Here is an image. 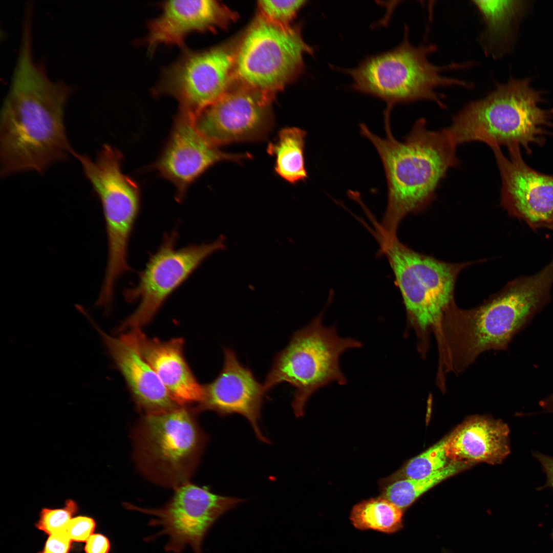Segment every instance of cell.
<instances>
[{
  "mask_svg": "<svg viewBox=\"0 0 553 553\" xmlns=\"http://www.w3.org/2000/svg\"><path fill=\"white\" fill-rule=\"evenodd\" d=\"M71 542L66 531L49 535L44 549L38 553H68Z\"/></svg>",
  "mask_w": 553,
  "mask_h": 553,
  "instance_id": "obj_30",
  "label": "cell"
},
{
  "mask_svg": "<svg viewBox=\"0 0 553 553\" xmlns=\"http://www.w3.org/2000/svg\"><path fill=\"white\" fill-rule=\"evenodd\" d=\"M306 137V132L300 128H284L267 148L268 153L275 158V173L292 184L307 176L304 159Z\"/></svg>",
  "mask_w": 553,
  "mask_h": 553,
  "instance_id": "obj_22",
  "label": "cell"
},
{
  "mask_svg": "<svg viewBox=\"0 0 553 553\" xmlns=\"http://www.w3.org/2000/svg\"><path fill=\"white\" fill-rule=\"evenodd\" d=\"M408 28L401 43L390 51L366 58L354 68L342 70L352 79V90L384 100L388 109L395 104L417 100H429L445 108L440 87L471 89L472 82L442 74L443 71L467 68L471 62L437 66L428 56L435 52L434 45H412L408 40Z\"/></svg>",
  "mask_w": 553,
  "mask_h": 553,
  "instance_id": "obj_6",
  "label": "cell"
},
{
  "mask_svg": "<svg viewBox=\"0 0 553 553\" xmlns=\"http://www.w3.org/2000/svg\"><path fill=\"white\" fill-rule=\"evenodd\" d=\"M236 50L220 46L202 51L185 50L165 69L155 92L179 103V113L195 118L220 98L234 79Z\"/></svg>",
  "mask_w": 553,
  "mask_h": 553,
  "instance_id": "obj_13",
  "label": "cell"
},
{
  "mask_svg": "<svg viewBox=\"0 0 553 553\" xmlns=\"http://www.w3.org/2000/svg\"><path fill=\"white\" fill-rule=\"evenodd\" d=\"M312 49L299 29L272 23L259 15L236 50L234 79L273 95L303 67V57Z\"/></svg>",
  "mask_w": 553,
  "mask_h": 553,
  "instance_id": "obj_9",
  "label": "cell"
},
{
  "mask_svg": "<svg viewBox=\"0 0 553 553\" xmlns=\"http://www.w3.org/2000/svg\"><path fill=\"white\" fill-rule=\"evenodd\" d=\"M402 510L379 496L354 505L350 520L357 529L391 534L402 528Z\"/></svg>",
  "mask_w": 553,
  "mask_h": 553,
  "instance_id": "obj_24",
  "label": "cell"
},
{
  "mask_svg": "<svg viewBox=\"0 0 553 553\" xmlns=\"http://www.w3.org/2000/svg\"><path fill=\"white\" fill-rule=\"evenodd\" d=\"M95 525V522L92 518L86 516H78L72 518L66 532L71 541L86 542L93 534Z\"/></svg>",
  "mask_w": 553,
  "mask_h": 553,
  "instance_id": "obj_29",
  "label": "cell"
},
{
  "mask_svg": "<svg viewBox=\"0 0 553 553\" xmlns=\"http://www.w3.org/2000/svg\"><path fill=\"white\" fill-rule=\"evenodd\" d=\"M8 93L1 114L2 176L33 170L44 172L74 151L63 123L65 107L73 88L53 81L33 57L32 42L20 43Z\"/></svg>",
  "mask_w": 553,
  "mask_h": 553,
  "instance_id": "obj_1",
  "label": "cell"
},
{
  "mask_svg": "<svg viewBox=\"0 0 553 553\" xmlns=\"http://www.w3.org/2000/svg\"><path fill=\"white\" fill-rule=\"evenodd\" d=\"M161 5L160 16L148 25L145 42L151 53L162 45L183 47L188 34L225 26L235 17L216 1H168Z\"/></svg>",
  "mask_w": 553,
  "mask_h": 553,
  "instance_id": "obj_20",
  "label": "cell"
},
{
  "mask_svg": "<svg viewBox=\"0 0 553 553\" xmlns=\"http://www.w3.org/2000/svg\"><path fill=\"white\" fill-rule=\"evenodd\" d=\"M100 335L122 374L137 409L144 415L164 413L179 406L150 365L120 337L106 333L83 308L80 311Z\"/></svg>",
  "mask_w": 553,
  "mask_h": 553,
  "instance_id": "obj_19",
  "label": "cell"
},
{
  "mask_svg": "<svg viewBox=\"0 0 553 553\" xmlns=\"http://www.w3.org/2000/svg\"><path fill=\"white\" fill-rule=\"evenodd\" d=\"M272 97L239 83L202 110L195 118V126L217 147L265 139L273 123Z\"/></svg>",
  "mask_w": 553,
  "mask_h": 553,
  "instance_id": "obj_14",
  "label": "cell"
},
{
  "mask_svg": "<svg viewBox=\"0 0 553 553\" xmlns=\"http://www.w3.org/2000/svg\"><path fill=\"white\" fill-rule=\"evenodd\" d=\"M78 505L73 500L68 499L61 508L42 509L37 528L49 535L65 531L73 516L78 511Z\"/></svg>",
  "mask_w": 553,
  "mask_h": 553,
  "instance_id": "obj_27",
  "label": "cell"
},
{
  "mask_svg": "<svg viewBox=\"0 0 553 553\" xmlns=\"http://www.w3.org/2000/svg\"><path fill=\"white\" fill-rule=\"evenodd\" d=\"M178 233H165L157 251L151 254L139 274L137 283L123 291L125 300L138 302L135 310L117 328V332L141 329L153 320L167 299L215 252L225 249V238L201 244L176 248Z\"/></svg>",
  "mask_w": 553,
  "mask_h": 553,
  "instance_id": "obj_11",
  "label": "cell"
},
{
  "mask_svg": "<svg viewBox=\"0 0 553 553\" xmlns=\"http://www.w3.org/2000/svg\"><path fill=\"white\" fill-rule=\"evenodd\" d=\"M119 337L150 365L179 406L198 405L202 401L203 386L198 382L185 359L183 339L162 341L150 338L141 329L122 333Z\"/></svg>",
  "mask_w": 553,
  "mask_h": 553,
  "instance_id": "obj_18",
  "label": "cell"
},
{
  "mask_svg": "<svg viewBox=\"0 0 553 553\" xmlns=\"http://www.w3.org/2000/svg\"><path fill=\"white\" fill-rule=\"evenodd\" d=\"M247 154L222 152L208 142L196 128L194 119L178 113L167 142L155 168L176 189V199L182 201L189 186L207 169L222 161H239Z\"/></svg>",
  "mask_w": 553,
  "mask_h": 553,
  "instance_id": "obj_16",
  "label": "cell"
},
{
  "mask_svg": "<svg viewBox=\"0 0 553 553\" xmlns=\"http://www.w3.org/2000/svg\"><path fill=\"white\" fill-rule=\"evenodd\" d=\"M533 456L539 462L546 475V482L542 487L553 488V457L537 452H533Z\"/></svg>",
  "mask_w": 553,
  "mask_h": 553,
  "instance_id": "obj_32",
  "label": "cell"
},
{
  "mask_svg": "<svg viewBox=\"0 0 553 553\" xmlns=\"http://www.w3.org/2000/svg\"><path fill=\"white\" fill-rule=\"evenodd\" d=\"M196 414L178 407L140 419L133 434L134 456L148 479L174 488L188 482L207 440Z\"/></svg>",
  "mask_w": 553,
  "mask_h": 553,
  "instance_id": "obj_8",
  "label": "cell"
},
{
  "mask_svg": "<svg viewBox=\"0 0 553 553\" xmlns=\"http://www.w3.org/2000/svg\"><path fill=\"white\" fill-rule=\"evenodd\" d=\"M472 464L464 461H451L443 468L424 478L398 480L381 486L380 496L403 511L427 491Z\"/></svg>",
  "mask_w": 553,
  "mask_h": 553,
  "instance_id": "obj_23",
  "label": "cell"
},
{
  "mask_svg": "<svg viewBox=\"0 0 553 553\" xmlns=\"http://www.w3.org/2000/svg\"><path fill=\"white\" fill-rule=\"evenodd\" d=\"M501 179V205L532 227H553V175L537 172L523 160L520 147L491 148Z\"/></svg>",
  "mask_w": 553,
  "mask_h": 553,
  "instance_id": "obj_15",
  "label": "cell"
},
{
  "mask_svg": "<svg viewBox=\"0 0 553 553\" xmlns=\"http://www.w3.org/2000/svg\"><path fill=\"white\" fill-rule=\"evenodd\" d=\"M385 138L359 125L361 135L376 149L388 184V202L380 226L397 235L402 219L425 210L434 200L436 190L448 170L459 164L457 146L445 127L430 130L426 120L418 119L402 141L393 135L390 114H385Z\"/></svg>",
  "mask_w": 553,
  "mask_h": 553,
  "instance_id": "obj_2",
  "label": "cell"
},
{
  "mask_svg": "<svg viewBox=\"0 0 553 553\" xmlns=\"http://www.w3.org/2000/svg\"><path fill=\"white\" fill-rule=\"evenodd\" d=\"M527 323L522 302L504 289L471 309L454 303L433 331L438 349V382L444 384L450 372H462L485 351L506 349Z\"/></svg>",
  "mask_w": 553,
  "mask_h": 553,
  "instance_id": "obj_4",
  "label": "cell"
},
{
  "mask_svg": "<svg viewBox=\"0 0 553 553\" xmlns=\"http://www.w3.org/2000/svg\"><path fill=\"white\" fill-rule=\"evenodd\" d=\"M224 362L218 376L203 385L202 401L194 407L198 413L212 411L220 416L238 414L250 423L261 441L269 442L259 426L261 411L266 391L248 368L239 362L235 352L223 349Z\"/></svg>",
  "mask_w": 553,
  "mask_h": 553,
  "instance_id": "obj_17",
  "label": "cell"
},
{
  "mask_svg": "<svg viewBox=\"0 0 553 553\" xmlns=\"http://www.w3.org/2000/svg\"><path fill=\"white\" fill-rule=\"evenodd\" d=\"M450 436L451 434L409 460L393 474L380 479L379 487L398 480L423 478L445 467L449 463L447 446Z\"/></svg>",
  "mask_w": 553,
  "mask_h": 553,
  "instance_id": "obj_25",
  "label": "cell"
},
{
  "mask_svg": "<svg viewBox=\"0 0 553 553\" xmlns=\"http://www.w3.org/2000/svg\"><path fill=\"white\" fill-rule=\"evenodd\" d=\"M483 18L485 29L481 36L484 51L489 54L497 39L516 14L518 4L512 1H474Z\"/></svg>",
  "mask_w": 553,
  "mask_h": 553,
  "instance_id": "obj_26",
  "label": "cell"
},
{
  "mask_svg": "<svg viewBox=\"0 0 553 553\" xmlns=\"http://www.w3.org/2000/svg\"><path fill=\"white\" fill-rule=\"evenodd\" d=\"M373 230L380 253L387 258L400 292L408 327L414 330L418 349L424 353L430 332L455 303L459 274L474 263L445 262L413 250L401 242L397 235L389 234L378 224L374 225Z\"/></svg>",
  "mask_w": 553,
  "mask_h": 553,
  "instance_id": "obj_5",
  "label": "cell"
},
{
  "mask_svg": "<svg viewBox=\"0 0 553 553\" xmlns=\"http://www.w3.org/2000/svg\"><path fill=\"white\" fill-rule=\"evenodd\" d=\"M110 542L105 536L100 534H93L86 542V553H109L110 550Z\"/></svg>",
  "mask_w": 553,
  "mask_h": 553,
  "instance_id": "obj_31",
  "label": "cell"
},
{
  "mask_svg": "<svg viewBox=\"0 0 553 553\" xmlns=\"http://www.w3.org/2000/svg\"><path fill=\"white\" fill-rule=\"evenodd\" d=\"M306 2L302 0L259 1L258 7L260 15L266 19L279 25L289 26L290 20Z\"/></svg>",
  "mask_w": 553,
  "mask_h": 553,
  "instance_id": "obj_28",
  "label": "cell"
},
{
  "mask_svg": "<svg viewBox=\"0 0 553 553\" xmlns=\"http://www.w3.org/2000/svg\"><path fill=\"white\" fill-rule=\"evenodd\" d=\"M542 95L528 78H511L484 98L467 103L445 128L457 146L479 141L491 148L522 147L529 153L531 145L543 143L553 126L552 110L540 107Z\"/></svg>",
  "mask_w": 553,
  "mask_h": 553,
  "instance_id": "obj_3",
  "label": "cell"
},
{
  "mask_svg": "<svg viewBox=\"0 0 553 553\" xmlns=\"http://www.w3.org/2000/svg\"><path fill=\"white\" fill-rule=\"evenodd\" d=\"M87 178L99 197L108 240L106 269L114 274L126 272L128 246L141 202L139 185L121 169L123 156L115 147L103 145L95 160L74 152Z\"/></svg>",
  "mask_w": 553,
  "mask_h": 553,
  "instance_id": "obj_10",
  "label": "cell"
},
{
  "mask_svg": "<svg viewBox=\"0 0 553 553\" xmlns=\"http://www.w3.org/2000/svg\"><path fill=\"white\" fill-rule=\"evenodd\" d=\"M539 405L546 412H553V392L541 400Z\"/></svg>",
  "mask_w": 553,
  "mask_h": 553,
  "instance_id": "obj_33",
  "label": "cell"
},
{
  "mask_svg": "<svg viewBox=\"0 0 553 553\" xmlns=\"http://www.w3.org/2000/svg\"><path fill=\"white\" fill-rule=\"evenodd\" d=\"M509 429L500 419L476 416L451 433L447 446L451 461L500 464L510 453Z\"/></svg>",
  "mask_w": 553,
  "mask_h": 553,
  "instance_id": "obj_21",
  "label": "cell"
},
{
  "mask_svg": "<svg viewBox=\"0 0 553 553\" xmlns=\"http://www.w3.org/2000/svg\"><path fill=\"white\" fill-rule=\"evenodd\" d=\"M244 499L216 494L206 487L186 482L176 488L172 498L160 508H142L129 503L125 508L154 516L148 525L160 526L162 530L146 539L167 535L165 550L181 553L186 546L194 553H202L204 539L214 523L223 514L235 508Z\"/></svg>",
  "mask_w": 553,
  "mask_h": 553,
  "instance_id": "obj_12",
  "label": "cell"
},
{
  "mask_svg": "<svg viewBox=\"0 0 553 553\" xmlns=\"http://www.w3.org/2000/svg\"><path fill=\"white\" fill-rule=\"evenodd\" d=\"M325 309L296 331L287 345L275 354L263 384L266 392L282 382L294 388L291 405L296 417L303 416L307 402L318 390L332 382L347 384L340 367L341 356L348 350L362 347L357 339L339 336L335 324H323Z\"/></svg>",
  "mask_w": 553,
  "mask_h": 553,
  "instance_id": "obj_7",
  "label": "cell"
}]
</instances>
